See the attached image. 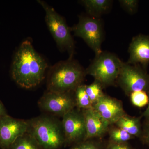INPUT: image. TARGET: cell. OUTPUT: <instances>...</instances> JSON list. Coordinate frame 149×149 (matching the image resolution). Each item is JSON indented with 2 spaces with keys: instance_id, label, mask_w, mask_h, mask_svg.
Wrapping results in <instances>:
<instances>
[{
  "instance_id": "484cf974",
  "label": "cell",
  "mask_w": 149,
  "mask_h": 149,
  "mask_svg": "<svg viewBox=\"0 0 149 149\" xmlns=\"http://www.w3.org/2000/svg\"><path fill=\"white\" fill-rule=\"evenodd\" d=\"M149 97V102L148 104V107L147 109L143 113V116L147 120V121H149V92L148 93Z\"/></svg>"
},
{
  "instance_id": "5bb4252c",
  "label": "cell",
  "mask_w": 149,
  "mask_h": 149,
  "mask_svg": "<svg viewBox=\"0 0 149 149\" xmlns=\"http://www.w3.org/2000/svg\"><path fill=\"white\" fill-rule=\"evenodd\" d=\"M80 2L84 6L89 16L100 18L106 13L111 7L110 0H83Z\"/></svg>"
},
{
  "instance_id": "6da1fadb",
  "label": "cell",
  "mask_w": 149,
  "mask_h": 149,
  "mask_svg": "<svg viewBox=\"0 0 149 149\" xmlns=\"http://www.w3.org/2000/svg\"><path fill=\"white\" fill-rule=\"evenodd\" d=\"M48 64L29 40L21 43L15 54L11 67L13 79L22 88L30 89L44 80Z\"/></svg>"
},
{
  "instance_id": "52a82bcc",
  "label": "cell",
  "mask_w": 149,
  "mask_h": 149,
  "mask_svg": "<svg viewBox=\"0 0 149 149\" xmlns=\"http://www.w3.org/2000/svg\"><path fill=\"white\" fill-rule=\"evenodd\" d=\"M116 82L127 96L135 91L149 92V74L141 65L123 62Z\"/></svg>"
},
{
  "instance_id": "cb8c5ba5",
  "label": "cell",
  "mask_w": 149,
  "mask_h": 149,
  "mask_svg": "<svg viewBox=\"0 0 149 149\" xmlns=\"http://www.w3.org/2000/svg\"><path fill=\"white\" fill-rule=\"evenodd\" d=\"M141 138L144 143L149 146V121H147L144 126Z\"/></svg>"
},
{
  "instance_id": "ac0fdd59",
  "label": "cell",
  "mask_w": 149,
  "mask_h": 149,
  "mask_svg": "<svg viewBox=\"0 0 149 149\" xmlns=\"http://www.w3.org/2000/svg\"><path fill=\"white\" fill-rule=\"evenodd\" d=\"M103 88L102 84L96 80L90 85H85L86 93L93 106L104 95L103 91Z\"/></svg>"
},
{
  "instance_id": "5b68a950",
  "label": "cell",
  "mask_w": 149,
  "mask_h": 149,
  "mask_svg": "<svg viewBox=\"0 0 149 149\" xmlns=\"http://www.w3.org/2000/svg\"><path fill=\"white\" fill-rule=\"evenodd\" d=\"M28 123L30 134L44 149H57L65 141L62 126L52 119L40 117Z\"/></svg>"
},
{
  "instance_id": "8fae6325",
  "label": "cell",
  "mask_w": 149,
  "mask_h": 149,
  "mask_svg": "<svg viewBox=\"0 0 149 149\" xmlns=\"http://www.w3.org/2000/svg\"><path fill=\"white\" fill-rule=\"evenodd\" d=\"M110 125L115 124L121 117L126 115L121 102L107 95H104L93 106Z\"/></svg>"
},
{
  "instance_id": "603a6c76",
  "label": "cell",
  "mask_w": 149,
  "mask_h": 149,
  "mask_svg": "<svg viewBox=\"0 0 149 149\" xmlns=\"http://www.w3.org/2000/svg\"><path fill=\"white\" fill-rule=\"evenodd\" d=\"M106 149H131L126 143H116L111 142Z\"/></svg>"
},
{
  "instance_id": "2e32d148",
  "label": "cell",
  "mask_w": 149,
  "mask_h": 149,
  "mask_svg": "<svg viewBox=\"0 0 149 149\" xmlns=\"http://www.w3.org/2000/svg\"><path fill=\"white\" fill-rule=\"evenodd\" d=\"M41 146L32 135L25 133L19 137L8 149H40Z\"/></svg>"
},
{
  "instance_id": "3957f363",
  "label": "cell",
  "mask_w": 149,
  "mask_h": 149,
  "mask_svg": "<svg viewBox=\"0 0 149 149\" xmlns=\"http://www.w3.org/2000/svg\"><path fill=\"white\" fill-rule=\"evenodd\" d=\"M123 62L115 54L102 51L95 55L85 69L86 74L94 77L104 88L113 85L116 83Z\"/></svg>"
},
{
  "instance_id": "30bf717a",
  "label": "cell",
  "mask_w": 149,
  "mask_h": 149,
  "mask_svg": "<svg viewBox=\"0 0 149 149\" xmlns=\"http://www.w3.org/2000/svg\"><path fill=\"white\" fill-rule=\"evenodd\" d=\"M62 126L65 141L72 143L85 141L86 129L82 112L73 109L63 116Z\"/></svg>"
},
{
  "instance_id": "4fadbf2b",
  "label": "cell",
  "mask_w": 149,
  "mask_h": 149,
  "mask_svg": "<svg viewBox=\"0 0 149 149\" xmlns=\"http://www.w3.org/2000/svg\"><path fill=\"white\" fill-rule=\"evenodd\" d=\"M82 113L86 129L85 141L101 137L108 131L109 123L94 109L83 110Z\"/></svg>"
},
{
  "instance_id": "e0dca14e",
  "label": "cell",
  "mask_w": 149,
  "mask_h": 149,
  "mask_svg": "<svg viewBox=\"0 0 149 149\" xmlns=\"http://www.w3.org/2000/svg\"><path fill=\"white\" fill-rule=\"evenodd\" d=\"M74 92L75 103L79 108L83 110L93 108V105L85 90V85L82 84L78 86Z\"/></svg>"
},
{
  "instance_id": "9c48e42d",
  "label": "cell",
  "mask_w": 149,
  "mask_h": 149,
  "mask_svg": "<svg viewBox=\"0 0 149 149\" xmlns=\"http://www.w3.org/2000/svg\"><path fill=\"white\" fill-rule=\"evenodd\" d=\"M29 123L8 115L0 117V148L8 149L19 137L28 131Z\"/></svg>"
},
{
  "instance_id": "d6986e66",
  "label": "cell",
  "mask_w": 149,
  "mask_h": 149,
  "mask_svg": "<svg viewBox=\"0 0 149 149\" xmlns=\"http://www.w3.org/2000/svg\"><path fill=\"white\" fill-rule=\"evenodd\" d=\"M109 138L111 142L116 143H124L135 137L131 136L121 128H114L109 130Z\"/></svg>"
},
{
  "instance_id": "d4e9b609",
  "label": "cell",
  "mask_w": 149,
  "mask_h": 149,
  "mask_svg": "<svg viewBox=\"0 0 149 149\" xmlns=\"http://www.w3.org/2000/svg\"><path fill=\"white\" fill-rule=\"evenodd\" d=\"M7 114L5 108L4 107L1 102L0 101V117L5 116Z\"/></svg>"
},
{
  "instance_id": "9a60e30c",
  "label": "cell",
  "mask_w": 149,
  "mask_h": 149,
  "mask_svg": "<svg viewBox=\"0 0 149 149\" xmlns=\"http://www.w3.org/2000/svg\"><path fill=\"white\" fill-rule=\"evenodd\" d=\"M118 128L125 130L134 137L141 138L142 130L140 118L131 117L126 115L116 123Z\"/></svg>"
},
{
  "instance_id": "7a4b0ae2",
  "label": "cell",
  "mask_w": 149,
  "mask_h": 149,
  "mask_svg": "<svg viewBox=\"0 0 149 149\" xmlns=\"http://www.w3.org/2000/svg\"><path fill=\"white\" fill-rule=\"evenodd\" d=\"M86 74L85 69L73 58L59 62L50 70L48 91L59 93L74 92L83 84Z\"/></svg>"
},
{
  "instance_id": "ba28073f",
  "label": "cell",
  "mask_w": 149,
  "mask_h": 149,
  "mask_svg": "<svg viewBox=\"0 0 149 149\" xmlns=\"http://www.w3.org/2000/svg\"><path fill=\"white\" fill-rule=\"evenodd\" d=\"M71 93L48 91L39 101V105L46 111L63 116L74 109L76 105L74 97Z\"/></svg>"
},
{
  "instance_id": "277c9868",
  "label": "cell",
  "mask_w": 149,
  "mask_h": 149,
  "mask_svg": "<svg viewBox=\"0 0 149 149\" xmlns=\"http://www.w3.org/2000/svg\"><path fill=\"white\" fill-rule=\"evenodd\" d=\"M37 2L45 11L47 26L58 48L68 52L69 58H73L75 44L71 35V29L68 26L63 17L57 13L53 8L43 1L38 0Z\"/></svg>"
},
{
  "instance_id": "ffe728a7",
  "label": "cell",
  "mask_w": 149,
  "mask_h": 149,
  "mask_svg": "<svg viewBox=\"0 0 149 149\" xmlns=\"http://www.w3.org/2000/svg\"><path fill=\"white\" fill-rule=\"evenodd\" d=\"M144 91H137L130 94V101L133 105L138 107H143L149 102L148 95Z\"/></svg>"
},
{
  "instance_id": "7c38bea8",
  "label": "cell",
  "mask_w": 149,
  "mask_h": 149,
  "mask_svg": "<svg viewBox=\"0 0 149 149\" xmlns=\"http://www.w3.org/2000/svg\"><path fill=\"white\" fill-rule=\"evenodd\" d=\"M127 63L141 65L144 69L149 64V36L139 35L132 39L128 48Z\"/></svg>"
},
{
  "instance_id": "44dd1931",
  "label": "cell",
  "mask_w": 149,
  "mask_h": 149,
  "mask_svg": "<svg viewBox=\"0 0 149 149\" xmlns=\"http://www.w3.org/2000/svg\"><path fill=\"white\" fill-rule=\"evenodd\" d=\"M120 6L130 14H133L137 11L139 1L137 0H120L118 1Z\"/></svg>"
},
{
  "instance_id": "8992f818",
  "label": "cell",
  "mask_w": 149,
  "mask_h": 149,
  "mask_svg": "<svg viewBox=\"0 0 149 149\" xmlns=\"http://www.w3.org/2000/svg\"><path fill=\"white\" fill-rule=\"evenodd\" d=\"M75 36L82 38L92 49L95 55L101 53L104 38L102 22L100 19L89 15L79 17L78 23L71 29Z\"/></svg>"
},
{
  "instance_id": "7402d4cb",
  "label": "cell",
  "mask_w": 149,
  "mask_h": 149,
  "mask_svg": "<svg viewBox=\"0 0 149 149\" xmlns=\"http://www.w3.org/2000/svg\"><path fill=\"white\" fill-rule=\"evenodd\" d=\"M83 141L72 147L71 149H101L100 146L95 142L91 141Z\"/></svg>"
}]
</instances>
